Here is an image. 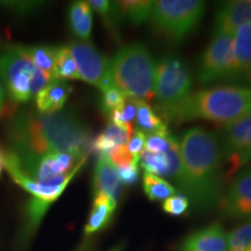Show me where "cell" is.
Listing matches in <instances>:
<instances>
[{
    "instance_id": "1f68e13d",
    "label": "cell",
    "mask_w": 251,
    "mask_h": 251,
    "mask_svg": "<svg viewBox=\"0 0 251 251\" xmlns=\"http://www.w3.org/2000/svg\"><path fill=\"white\" fill-rule=\"evenodd\" d=\"M42 6L39 1H0V8L17 15H28Z\"/></svg>"
},
{
    "instance_id": "836d02e7",
    "label": "cell",
    "mask_w": 251,
    "mask_h": 251,
    "mask_svg": "<svg viewBox=\"0 0 251 251\" xmlns=\"http://www.w3.org/2000/svg\"><path fill=\"white\" fill-rule=\"evenodd\" d=\"M144 142H146V134L139 129H134V133L131 134L129 142L127 144L128 152L134 158L139 159L141 153L144 150Z\"/></svg>"
},
{
    "instance_id": "e575fe53",
    "label": "cell",
    "mask_w": 251,
    "mask_h": 251,
    "mask_svg": "<svg viewBox=\"0 0 251 251\" xmlns=\"http://www.w3.org/2000/svg\"><path fill=\"white\" fill-rule=\"evenodd\" d=\"M121 112L126 124L131 125V122L136 118V99L127 98L124 107H121Z\"/></svg>"
},
{
    "instance_id": "8992f818",
    "label": "cell",
    "mask_w": 251,
    "mask_h": 251,
    "mask_svg": "<svg viewBox=\"0 0 251 251\" xmlns=\"http://www.w3.org/2000/svg\"><path fill=\"white\" fill-rule=\"evenodd\" d=\"M205 7L200 0H157L149 20L163 37L180 42L198 27Z\"/></svg>"
},
{
    "instance_id": "3957f363",
    "label": "cell",
    "mask_w": 251,
    "mask_h": 251,
    "mask_svg": "<svg viewBox=\"0 0 251 251\" xmlns=\"http://www.w3.org/2000/svg\"><path fill=\"white\" fill-rule=\"evenodd\" d=\"M158 117L165 122L208 120L228 126L251 113V86H224L188 94L174 103H157Z\"/></svg>"
},
{
    "instance_id": "4fadbf2b",
    "label": "cell",
    "mask_w": 251,
    "mask_h": 251,
    "mask_svg": "<svg viewBox=\"0 0 251 251\" xmlns=\"http://www.w3.org/2000/svg\"><path fill=\"white\" fill-rule=\"evenodd\" d=\"M246 24H251V0H235L226 2L216 12L215 34L235 35L236 30Z\"/></svg>"
},
{
    "instance_id": "d590c367",
    "label": "cell",
    "mask_w": 251,
    "mask_h": 251,
    "mask_svg": "<svg viewBox=\"0 0 251 251\" xmlns=\"http://www.w3.org/2000/svg\"><path fill=\"white\" fill-rule=\"evenodd\" d=\"M12 106V101L7 97V93L4 89V86L0 83V117H5V115H9L13 111Z\"/></svg>"
},
{
    "instance_id": "44dd1931",
    "label": "cell",
    "mask_w": 251,
    "mask_h": 251,
    "mask_svg": "<svg viewBox=\"0 0 251 251\" xmlns=\"http://www.w3.org/2000/svg\"><path fill=\"white\" fill-rule=\"evenodd\" d=\"M121 19L131 24L140 25L149 20L151 15L153 1L150 0H124L115 1Z\"/></svg>"
},
{
    "instance_id": "603a6c76",
    "label": "cell",
    "mask_w": 251,
    "mask_h": 251,
    "mask_svg": "<svg viewBox=\"0 0 251 251\" xmlns=\"http://www.w3.org/2000/svg\"><path fill=\"white\" fill-rule=\"evenodd\" d=\"M52 78L54 80L61 81L65 79H79L76 62L68 46L57 47L54 69H52Z\"/></svg>"
},
{
    "instance_id": "9c48e42d",
    "label": "cell",
    "mask_w": 251,
    "mask_h": 251,
    "mask_svg": "<svg viewBox=\"0 0 251 251\" xmlns=\"http://www.w3.org/2000/svg\"><path fill=\"white\" fill-rule=\"evenodd\" d=\"M76 62L79 79L98 87L108 90L113 86L111 77V61L102 55L89 41H74L68 45Z\"/></svg>"
},
{
    "instance_id": "ffe728a7",
    "label": "cell",
    "mask_w": 251,
    "mask_h": 251,
    "mask_svg": "<svg viewBox=\"0 0 251 251\" xmlns=\"http://www.w3.org/2000/svg\"><path fill=\"white\" fill-rule=\"evenodd\" d=\"M136 126L146 135L169 133L166 124L153 112L151 106L144 100L136 99Z\"/></svg>"
},
{
    "instance_id": "30bf717a",
    "label": "cell",
    "mask_w": 251,
    "mask_h": 251,
    "mask_svg": "<svg viewBox=\"0 0 251 251\" xmlns=\"http://www.w3.org/2000/svg\"><path fill=\"white\" fill-rule=\"evenodd\" d=\"M233 45L234 35L214 34L199 64V80L201 83L229 81L234 63Z\"/></svg>"
},
{
    "instance_id": "8fae6325",
    "label": "cell",
    "mask_w": 251,
    "mask_h": 251,
    "mask_svg": "<svg viewBox=\"0 0 251 251\" xmlns=\"http://www.w3.org/2000/svg\"><path fill=\"white\" fill-rule=\"evenodd\" d=\"M221 212L230 219H251V169L241 171L220 201Z\"/></svg>"
},
{
    "instance_id": "e0dca14e",
    "label": "cell",
    "mask_w": 251,
    "mask_h": 251,
    "mask_svg": "<svg viewBox=\"0 0 251 251\" xmlns=\"http://www.w3.org/2000/svg\"><path fill=\"white\" fill-rule=\"evenodd\" d=\"M71 92V87L61 80H52L35 96L37 112L52 114L61 112Z\"/></svg>"
},
{
    "instance_id": "5b68a950",
    "label": "cell",
    "mask_w": 251,
    "mask_h": 251,
    "mask_svg": "<svg viewBox=\"0 0 251 251\" xmlns=\"http://www.w3.org/2000/svg\"><path fill=\"white\" fill-rule=\"evenodd\" d=\"M0 79L11 101L27 102L51 83L52 77L39 68L19 49L9 46L0 51Z\"/></svg>"
},
{
    "instance_id": "6da1fadb",
    "label": "cell",
    "mask_w": 251,
    "mask_h": 251,
    "mask_svg": "<svg viewBox=\"0 0 251 251\" xmlns=\"http://www.w3.org/2000/svg\"><path fill=\"white\" fill-rule=\"evenodd\" d=\"M7 139L9 150L19 157L71 152L83 158L92 146L86 126L68 111L52 114L33 109L19 111L9 120Z\"/></svg>"
},
{
    "instance_id": "7402d4cb",
    "label": "cell",
    "mask_w": 251,
    "mask_h": 251,
    "mask_svg": "<svg viewBox=\"0 0 251 251\" xmlns=\"http://www.w3.org/2000/svg\"><path fill=\"white\" fill-rule=\"evenodd\" d=\"M18 47L41 71L46 72V74H48L52 77V69H54V62L57 47L47 45ZM52 79H54V78H52Z\"/></svg>"
},
{
    "instance_id": "4316f807",
    "label": "cell",
    "mask_w": 251,
    "mask_h": 251,
    "mask_svg": "<svg viewBox=\"0 0 251 251\" xmlns=\"http://www.w3.org/2000/svg\"><path fill=\"white\" fill-rule=\"evenodd\" d=\"M251 249V219L228 234V251H249Z\"/></svg>"
},
{
    "instance_id": "d4e9b609",
    "label": "cell",
    "mask_w": 251,
    "mask_h": 251,
    "mask_svg": "<svg viewBox=\"0 0 251 251\" xmlns=\"http://www.w3.org/2000/svg\"><path fill=\"white\" fill-rule=\"evenodd\" d=\"M87 4L91 9L96 11L100 17L102 18L107 29L114 35L119 34V25L122 20L119 11L115 5V1H108V0H90Z\"/></svg>"
},
{
    "instance_id": "83f0119b",
    "label": "cell",
    "mask_w": 251,
    "mask_h": 251,
    "mask_svg": "<svg viewBox=\"0 0 251 251\" xmlns=\"http://www.w3.org/2000/svg\"><path fill=\"white\" fill-rule=\"evenodd\" d=\"M102 93L101 108L103 113H106L107 115L113 111H115V109L124 107V105L128 98L121 90H119L114 85L109 87L108 90L103 91Z\"/></svg>"
},
{
    "instance_id": "d6986e66",
    "label": "cell",
    "mask_w": 251,
    "mask_h": 251,
    "mask_svg": "<svg viewBox=\"0 0 251 251\" xmlns=\"http://www.w3.org/2000/svg\"><path fill=\"white\" fill-rule=\"evenodd\" d=\"M69 27L79 41H87L91 37L93 24L92 9L87 1H75L69 7Z\"/></svg>"
},
{
    "instance_id": "cb8c5ba5",
    "label": "cell",
    "mask_w": 251,
    "mask_h": 251,
    "mask_svg": "<svg viewBox=\"0 0 251 251\" xmlns=\"http://www.w3.org/2000/svg\"><path fill=\"white\" fill-rule=\"evenodd\" d=\"M143 188L144 193L152 201L166 200L177 194L176 188L168 180L158 177V176L149 174V172L143 174Z\"/></svg>"
},
{
    "instance_id": "f1b7e54d",
    "label": "cell",
    "mask_w": 251,
    "mask_h": 251,
    "mask_svg": "<svg viewBox=\"0 0 251 251\" xmlns=\"http://www.w3.org/2000/svg\"><path fill=\"white\" fill-rule=\"evenodd\" d=\"M251 161V127L249 131H248L246 140H244L242 150H241L240 153L236 157H234L231 161L228 162V170L227 175L225 176V178H230L236 174V172L242 168L243 165L248 164Z\"/></svg>"
},
{
    "instance_id": "f546056e",
    "label": "cell",
    "mask_w": 251,
    "mask_h": 251,
    "mask_svg": "<svg viewBox=\"0 0 251 251\" xmlns=\"http://www.w3.org/2000/svg\"><path fill=\"white\" fill-rule=\"evenodd\" d=\"M174 139V135L170 133L166 134H149L146 135V142L144 148L147 151L152 153H163L168 151L170 148L171 141Z\"/></svg>"
},
{
    "instance_id": "ba28073f",
    "label": "cell",
    "mask_w": 251,
    "mask_h": 251,
    "mask_svg": "<svg viewBox=\"0 0 251 251\" xmlns=\"http://www.w3.org/2000/svg\"><path fill=\"white\" fill-rule=\"evenodd\" d=\"M192 89V77L183 59L168 55L156 64L155 97L166 105L186 98Z\"/></svg>"
},
{
    "instance_id": "4dcf8cb0",
    "label": "cell",
    "mask_w": 251,
    "mask_h": 251,
    "mask_svg": "<svg viewBox=\"0 0 251 251\" xmlns=\"http://www.w3.org/2000/svg\"><path fill=\"white\" fill-rule=\"evenodd\" d=\"M190 207V200L185 194H175L174 197L169 198L163 202V209L174 216H179L186 214Z\"/></svg>"
},
{
    "instance_id": "7c38bea8",
    "label": "cell",
    "mask_w": 251,
    "mask_h": 251,
    "mask_svg": "<svg viewBox=\"0 0 251 251\" xmlns=\"http://www.w3.org/2000/svg\"><path fill=\"white\" fill-rule=\"evenodd\" d=\"M233 71L229 81L251 83V24L236 30L233 45Z\"/></svg>"
},
{
    "instance_id": "d6a6232c",
    "label": "cell",
    "mask_w": 251,
    "mask_h": 251,
    "mask_svg": "<svg viewBox=\"0 0 251 251\" xmlns=\"http://www.w3.org/2000/svg\"><path fill=\"white\" fill-rule=\"evenodd\" d=\"M139 161H134L129 164L119 166L115 168L118 171L119 178H120L121 184L124 185H134L140 179V170H139Z\"/></svg>"
},
{
    "instance_id": "2e32d148",
    "label": "cell",
    "mask_w": 251,
    "mask_h": 251,
    "mask_svg": "<svg viewBox=\"0 0 251 251\" xmlns=\"http://www.w3.org/2000/svg\"><path fill=\"white\" fill-rule=\"evenodd\" d=\"M93 190L94 194L105 193L118 202L121 193V181L115 166L105 156L99 157L94 168Z\"/></svg>"
},
{
    "instance_id": "5bb4252c",
    "label": "cell",
    "mask_w": 251,
    "mask_h": 251,
    "mask_svg": "<svg viewBox=\"0 0 251 251\" xmlns=\"http://www.w3.org/2000/svg\"><path fill=\"white\" fill-rule=\"evenodd\" d=\"M180 251H228V234L221 225L213 224L188 235Z\"/></svg>"
},
{
    "instance_id": "8d00e7d4",
    "label": "cell",
    "mask_w": 251,
    "mask_h": 251,
    "mask_svg": "<svg viewBox=\"0 0 251 251\" xmlns=\"http://www.w3.org/2000/svg\"><path fill=\"white\" fill-rule=\"evenodd\" d=\"M2 168H4V155L0 151V175H1Z\"/></svg>"
},
{
    "instance_id": "52a82bcc",
    "label": "cell",
    "mask_w": 251,
    "mask_h": 251,
    "mask_svg": "<svg viewBox=\"0 0 251 251\" xmlns=\"http://www.w3.org/2000/svg\"><path fill=\"white\" fill-rule=\"evenodd\" d=\"M4 157L27 178L43 184L70 174L84 158L71 152H55L36 157H19L15 156L11 150L6 152Z\"/></svg>"
},
{
    "instance_id": "484cf974",
    "label": "cell",
    "mask_w": 251,
    "mask_h": 251,
    "mask_svg": "<svg viewBox=\"0 0 251 251\" xmlns=\"http://www.w3.org/2000/svg\"><path fill=\"white\" fill-rule=\"evenodd\" d=\"M139 162L144 171L155 176H163L166 177L169 170V157L166 152L163 153H152L143 150L141 153Z\"/></svg>"
},
{
    "instance_id": "ac0fdd59",
    "label": "cell",
    "mask_w": 251,
    "mask_h": 251,
    "mask_svg": "<svg viewBox=\"0 0 251 251\" xmlns=\"http://www.w3.org/2000/svg\"><path fill=\"white\" fill-rule=\"evenodd\" d=\"M117 208V201L105 193H96L89 221L85 226V234L91 235L105 228L111 221Z\"/></svg>"
},
{
    "instance_id": "7a4b0ae2",
    "label": "cell",
    "mask_w": 251,
    "mask_h": 251,
    "mask_svg": "<svg viewBox=\"0 0 251 251\" xmlns=\"http://www.w3.org/2000/svg\"><path fill=\"white\" fill-rule=\"evenodd\" d=\"M179 140L183 194L196 208L208 209L221 200L222 158L215 135L201 127L185 131Z\"/></svg>"
},
{
    "instance_id": "74e56055",
    "label": "cell",
    "mask_w": 251,
    "mask_h": 251,
    "mask_svg": "<svg viewBox=\"0 0 251 251\" xmlns=\"http://www.w3.org/2000/svg\"><path fill=\"white\" fill-rule=\"evenodd\" d=\"M111 251H121V248H115V249H113Z\"/></svg>"
},
{
    "instance_id": "9a60e30c",
    "label": "cell",
    "mask_w": 251,
    "mask_h": 251,
    "mask_svg": "<svg viewBox=\"0 0 251 251\" xmlns=\"http://www.w3.org/2000/svg\"><path fill=\"white\" fill-rule=\"evenodd\" d=\"M251 127V113L226 126L221 136V158L228 163L242 150L244 140Z\"/></svg>"
},
{
    "instance_id": "277c9868",
    "label": "cell",
    "mask_w": 251,
    "mask_h": 251,
    "mask_svg": "<svg viewBox=\"0 0 251 251\" xmlns=\"http://www.w3.org/2000/svg\"><path fill=\"white\" fill-rule=\"evenodd\" d=\"M156 63L143 43L121 48L111 59V77L115 87L128 98L150 100L155 97Z\"/></svg>"
}]
</instances>
